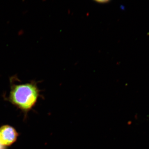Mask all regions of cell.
<instances>
[{"mask_svg": "<svg viewBox=\"0 0 149 149\" xmlns=\"http://www.w3.org/2000/svg\"><path fill=\"white\" fill-rule=\"evenodd\" d=\"M19 136L18 133L14 127L5 125L0 127V144L7 147L14 143Z\"/></svg>", "mask_w": 149, "mask_h": 149, "instance_id": "cell-2", "label": "cell"}, {"mask_svg": "<svg viewBox=\"0 0 149 149\" xmlns=\"http://www.w3.org/2000/svg\"><path fill=\"white\" fill-rule=\"evenodd\" d=\"M94 1L100 3H106L108 2L110 0H94Z\"/></svg>", "mask_w": 149, "mask_h": 149, "instance_id": "cell-3", "label": "cell"}, {"mask_svg": "<svg viewBox=\"0 0 149 149\" xmlns=\"http://www.w3.org/2000/svg\"><path fill=\"white\" fill-rule=\"evenodd\" d=\"M40 92L37 83L33 81L20 84L12 83L7 100L20 110L26 117L27 113L37 103Z\"/></svg>", "mask_w": 149, "mask_h": 149, "instance_id": "cell-1", "label": "cell"}, {"mask_svg": "<svg viewBox=\"0 0 149 149\" xmlns=\"http://www.w3.org/2000/svg\"><path fill=\"white\" fill-rule=\"evenodd\" d=\"M0 149H7L6 147L0 144Z\"/></svg>", "mask_w": 149, "mask_h": 149, "instance_id": "cell-4", "label": "cell"}]
</instances>
